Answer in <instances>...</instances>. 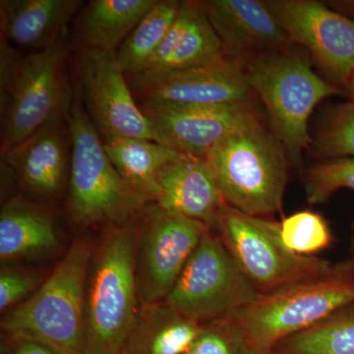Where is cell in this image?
Here are the masks:
<instances>
[{"label":"cell","instance_id":"cell-1","mask_svg":"<svg viewBox=\"0 0 354 354\" xmlns=\"http://www.w3.org/2000/svg\"><path fill=\"white\" fill-rule=\"evenodd\" d=\"M92 246L73 242L38 290L6 312L1 328L11 344H41L57 354H82L86 286Z\"/></svg>","mask_w":354,"mask_h":354},{"label":"cell","instance_id":"cell-2","mask_svg":"<svg viewBox=\"0 0 354 354\" xmlns=\"http://www.w3.org/2000/svg\"><path fill=\"white\" fill-rule=\"evenodd\" d=\"M136 239L131 225H109L93 251L82 354H127L139 308L134 274Z\"/></svg>","mask_w":354,"mask_h":354},{"label":"cell","instance_id":"cell-3","mask_svg":"<svg viewBox=\"0 0 354 354\" xmlns=\"http://www.w3.org/2000/svg\"><path fill=\"white\" fill-rule=\"evenodd\" d=\"M244 73L251 92L264 104L271 130L285 147L291 165L301 169L302 153L311 149L309 122L314 109L327 97L342 95V91L290 50L247 57Z\"/></svg>","mask_w":354,"mask_h":354},{"label":"cell","instance_id":"cell-4","mask_svg":"<svg viewBox=\"0 0 354 354\" xmlns=\"http://www.w3.org/2000/svg\"><path fill=\"white\" fill-rule=\"evenodd\" d=\"M206 160L228 206L265 218L281 213L291 162L263 120L221 140Z\"/></svg>","mask_w":354,"mask_h":354},{"label":"cell","instance_id":"cell-5","mask_svg":"<svg viewBox=\"0 0 354 354\" xmlns=\"http://www.w3.org/2000/svg\"><path fill=\"white\" fill-rule=\"evenodd\" d=\"M71 136L68 212L80 227L129 225L145 200L128 186L111 162L78 93L67 113Z\"/></svg>","mask_w":354,"mask_h":354},{"label":"cell","instance_id":"cell-6","mask_svg":"<svg viewBox=\"0 0 354 354\" xmlns=\"http://www.w3.org/2000/svg\"><path fill=\"white\" fill-rule=\"evenodd\" d=\"M353 301L354 268L346 260L321 278L261 295L234 319L251 349L272 351Z\"/></svg>","mask_w":354,"mask_h":354},{"label":"cell","instance_id":"cell-7","mask_svg":"<svg viewBox=\"0 0 354 354\" xmlns=\"http://www.w3.org/2000/svg\"><path fill=\"white\" fill-rule=\"evenodd\" d=\"M215 230L261 295L321 278L335 266L317 256L291 252L281 241L279 223L248 215L227 204L221 208Z\"/></svg>","mask_w":354,"mask_h":354},{"label":"cell","instance_id":"cell-8","mask_svg":"<svg viewBox=\"0 0 354 354\" xmlns=\"http://www.w3.org/2000/svg\"><path fill=\"white\" fill-rule=\"evenodd\" d=\"M260 297L220 236L209 230L165 301L184 316L205 324L235 318Z\"/></svg>","mask_w":354,"mask_h":354},{"label":"cell","instance_id":"cell-9","mask_svg":"<svg viewBox=\"0 0 354 354\" xmlns=\"http://www.w3.org/2000/svg\"><path fill=\"white\" fill-rule=\"evenodd\" d=\"M64 39L23 57L1 97V156L68 113L73 97L65 74Z\"/></svg>","mask_w":354,"mask_h":354},{"label":"cell","instance_id":"cell-10","mask_svg":"<svg viewBox=\"0 0 354 354\" xmlns=\"http://www.w3.org/2000/svg\"><path fill=\"white\" fill-rule=\"evenodd\" d=\"M209 228L153 205L147 211L135 246L134 274L139 304L162 301Z\"/></svg>","mask_w":354,"mask_h":354},{"label":"cell","instance_id":"cell-11","mask_svg":"<svg viewBox=\"0 0 354 354\" xmlns=\"http://www.w3.org/2000/svg\"><path fill=\"white\" fill-rule=\"evenodd\" d=\"M129 83L138 104L216 106L252 101L244 60L223 55L212 62L169 71H145Z\"/></svg>","mask_w":354,"mask_h":354},{"label":"cell","instance_id":"cell-12","mask_svg":"<svg viewBox=\"0 0 354 354\" xmlns=\"http://www.w3.org/2000/svg\"><path fill=\"white\" fill-rule=\"evenodd\" d=\"M77 80L88 118L102 137H123L158 142L150 121L133 95L116 51L81 48Z\"/></svg>","mask_w":354,"mask_h":354},{"label":"cell","instance_id":"cell-13","mask_svg":"<svg viewBox=\"0 0 354 354\" xmlns=\"http://www.w3.org/2000/svg\"><path fill=\"white\" fill-rule=\"evenodd\" d=\"M291 44L309 51L324 78L342 91L354 65V20L316 0H265Z\"/></svg>","mask_w":354,"mask_h":354},{"label":"cell","instance_id":"cell-14","mask_svg":"<svg viewBox=\"0 0 354 354\" xmlns=\"http://www.w3.org/2000/svg\"><path fill=\"white\" fill-rule=\"evenodd\" d=\"M139 106L160 144L183 155L203 158L221 140L263 120L253 100L216 106L143 104Z\"/></svg>","mask_w":354,"mask_h":354},{"label":"cell","instance_id":"cell-15","mask_svg":"<svg viewBox=\"0 0 354 354\" xmlns=\"http://www.w3.org/2000/svg\"><path fill=\"white\" fill-rule=\"evenodd\" d=\"M201 4L225 55L244 60L263 51L290 50V39L265 0H205Z\"/></svg>","mask_w":354,"mask_h":354},{"label":"cell","instance_id":"cell-16","mask_svg":"<svg viewBox=\"0 0 354 354\" xmlns=\"http://www.w3.org/2000/svg\"><path fill=\"white\" fill-rule=\"evenodd\" d=\"M153 202L215 230L225 204L206 158L181 153L158 172Z\"/></svg>","mask_w":354,"mask_h":354},{"label":"cell","instance_id":"cell-17","mask_svg":"<svg viewBox=\"0 0 354 354\" xmlns=\"http://www.w3.org/2000/svg\"><path fill=\"white\" fill-rule=\"evenodd\" d=\"M67 113L1 156L21 183L39 196H57L70 174L72 147Z\"/></svg>","mask_w":354,"mask_h":354},{"label":"cell","instance_id":"cell-18","mask_svg":"<svg viewBox=\"0 0 354 354\" xmlns=\"http://www.w3.org/2000/svg\"><path fill=\"white\" fill-rule=\"evenodd\" d=\"M225 55L201 1L186 0L180 1L164 41L142 72L187 68Z\"/></svg>","mask_w":354,"mask_h":354},{"label":"cell","instance_id":"cell-19","mask_svg":"<svg viewBox=\"0 0 354 354\" xmlns=\"http://www.w3.org/2000/svg\"><path fill=\"white\" fill-rule=\"evenodd\" d=\"M82 6L81 0H1V38L22 48L48 50L62 39Z\"/></svg>","mask_w":354,"mask_h":354},{"label":"cell","instance_id":"cell-20","mask_svg":"<svg viewBox=\"0 0 354 354\" xmlns=\"http://www.w3.org/2000/svg\"><path fill=\"white\" fill-rule=\"evenodd\" d=\"M59 244L55 221L48 212L14 198L0 214V258L30 259L53 252Z\"/></svg>","mask_w":354,"mask_h":354},{"label":"cell","instance_id":"cell-21","mask_svg":"<svg viewBox=\"0 0 354 354\" xmlns=\"http://www.w3.org/2000/svg\"><path fill=\"white\" fill-rule=\"evenodd\" d=\"M202 328L165 300L139 304L127 354H185Z\"/></svg>","mask_w":354,"mask_h":354},{"label":"cell","instance_id":"cell-22","mask_svg":"<svg viewBox=\"0 0 354 354\" xmlns=\"http://www.w3.org/2000/svg\"><path fill=\"white\" fill-rule=\"evenodd\" d=\"M157 0H94L85 7L77 23L81 46L113 53L131 34Z\"/></svg>","mask_w":354,"mask_h":354},{"label":"cell","instance_id":"cell-23","mask_svg":"<svg viewBox=\"0 0 354 354\" xmlns=\"http://www.w3.org/2000/svg\"><path fill=\"white\" fill-rule=\"evenodd\" d=\"M102 139L106 153L123 180L146 202H153L158 172L181 153L150 140L123 137Z\"/></svg>","mask_w":354,"mask_h":354},{"label":"cell","instance_id":"cell-24","mask_svg":"<svg viewBox=\"0 0 354 354\" xmlns=\"http://www.w3.org/2000/svg\"><path fill=\"white\" fill-rule=\"evenodd\" d=\"M178 0H157L116 51L124 74L134 76L143 71L165 38L178 12Z\"/></svg>","mask_w":354,"mask_h":354},{"label":"cell","instance_id":"cell-25","mask_svg":"<svg viewBox=\"0 0 354 354\" xmlns=\"http://www.w3.org/2000/svg\"><path fill=\"white\" fill-rule=\"evenodd\" d=\"M276 354H354V301L272 349Z\"/></svg>","mask_w":354,"mask_h":354},{"label":"cell","instance_id":"cell-26","mask_svg":"<svg viewBox=\"0 0 354 354\" xmlns=\"http://www.w3.org/2000/svg\"><path fill=\"white\" fill-rule=\"evenodd\" d=\"M311 138V149L322 160L354 158V102L330 106Z\"/></svg>","mask_w":354,"mask_h":354},{"label":"cell","instance_id":"cell-27","mask_svg":"<svg viewBox=\"0 0 354 354\" xmlns=\"http://www.w3.org/2000/svg\"><path fill=\"white\" fill-rule=\"evenodd\" d=\"M279 230L283 244L298 255L316 256L334 242L329 223L312 209H302L286 216L279 223Z\"/></svg>","mask_w":354,"mask_h":354},{"label":"cell","instance_id":"cell-28","mask_svg":"<svg viewBox=\"0 0 354 354\" xmlns=\"http://www.w3.org/2000/svg\"><path fill=\"white\" fill-rule=\"evenodd\" d=\"M300 171L305 197L310 205L325 204L342 189L354 191V158L322 160Z\"/></svg>","mask_w":354,"mask_h":354},{"label":"cell","instance_id":"cell-29","mask_svg":"<svg viewBox=\"0 0 354 354\" xmlns=\"http://www.w3.org/2000/svg\"><path fill=\"white\" fill-rule=\"evenodd\" d=\"M250 349L241 326L232 318L203 324L185 354H248Z\"/></svg>","mask_w":354,"mask_h":354},{"label":"cell","instance_id":"cell-30","mask_svg":"<svg viewBox=\"0 0 354 354\" xmlns=\"http://www.w3.org/2000/svg\"><path fill=\"white\" fill-rule=\"evenodd\" d=\"M39 278L32 272L6 267L0 272V310L6 313L16 304L34 293Z\"/></svg>","mask_w":354,"mask_h":354},{"label":"cell","instance_id":"cell-31","mask_svg":"<svg viewBox=\"0 0 354 354\" xmlns=\"http://www.w3.org/2000/svg\"><path fill=\"white\" fill-rule=\"evenodd\" d=\"M22 58L18 55L12 44L1 38V44H0V91H1V97L6 95L8 90Z\"/></svg>","mask_w":354,"mask_h":354},{"label":"cell","instance_id":"cell-32","mask_svg":"<svg viewBox=\"0 0 354 354\" xmlns=\"http://www.w3.org/2000/svg\"><path fill=\"white\" fill-rule=\"evenodd\" d=\"M12 344L14 354H57L51 349L35 342H21Z\"/></svg>","mask_w":354,"mask_h":354},{"label":"cell","instance_id":"cell-33","mask_svg":"<svg viewBox=\"0 0 354 354\" xmlns=\"http://www.w3.org/2000/svg\"><path fill=\"white\" fill-rule=\"evenodd\" d=\"M325 2L330 8L354 20V0H329Z\"/></svg>","mask_w":354,"mask_h":354},{"label":"cell","instance_id":"cell-34","mask_svg":"<svg viewBox=\"0 0 354 354\" xmlns=\"http://www.w3.org/2000/svg\"><path fill=\"white\" fill-rule=\"evenodd\" d=\"M342 95L348 99V101L354 102V65L349 74L348 81L342 88Z\"/></svg>","mask_w":354,"mask_h":354},{"label":"cell","instance_id":"cell-35","mask_svg":"<svg viewBox=\"0 0 354 354\" xmlns=\"http://www.w3.org/2000/svg\"><path fill=\"white\" fill-rule=\"evenodd\" d=\"M348 260L354 268V218L351 225V237H349V258Z\"/></svg>","mask_w":354,"mask_h":354},{"label":"cell","instance_id":"cell-36","mask_svg":"<svg viewBox=\"0 0 354 354\" xmlns=\"http://www.w3.org/2000/svg\"><path fill=\"white\" fill-rule=\"evenodd\" d=\"M0 354H14V346L9 341L1 342Z\"/></svg>","mask_w":354,"mask_h":354},{"label":"cell","instance_id":"cell-37","mask_svg":"<svg viewBox=\"0 0 354 354\" xmlns=\"http://www.w3.org/2000/svg\"><path fill=\"white\" fill-rule=\"evenodd\" d=\"M248 354H276L272 351H255V349H250Z\"/></svg>","mask_w":354,"mask_h":354}]
</instances>
